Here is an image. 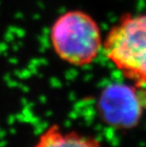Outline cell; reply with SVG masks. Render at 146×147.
I'll list each match as a JSON object with an SVG mask.
<instances>
[{
	"label": "cell",
	"instance_id": "obj_1",
	"mask_svg": "<svg viewBox=\"0 0 146 147\" xmlns=\"http://www.w3.org/2000/svg\"><path fill=\"white\" fill-rule=\"evenodd\" d=\"M49 42L57 57L74 67L93 63L104 46L97 21L81 10L59 15L50 27Z\"/></svg>",
	"mask_w": 146,
	"mask_h": 147
},
{
	"label": "cell",
	"instance_id": "obj_3",
	"mask_svg": "<svg viewBox=\"0 0 146 147\" xmlns=\"http://www.w3.org/2000/svg\"><path fill=\"white\" fill-rule=\"evenodd\" d=\"M139 86L113 84L102 90L98 101L102 120L117 129H131L139 124L144 104Z\"/></svg>",
	"mask_w": 146,
	"mask_h": 147
},
{
	"label": "cell",
	"instance_id": "obj_2",
	"mask_svg": "<svg viewBox=\"0 0 146 147\" xmlns=\"http://www.w3.org/2000/svg\"><path fill=\"white\" fill-rule=\"evenodd\" d=\"M102 49L117 69L136 86L146 84V11L122 15L104 39Z\"/></svg>",
	"mask_w": 146,
	"mask_h": 147
},
{
	"label": "cell",
	"instance_id": "obj_4",
	"mask_svg": "<svg viewBox=\"0 0 146 147\" xmlns=\"http://www.w3.org/2000/svg\"><path fill=\"white\" fill-rule=\"evenodd\" d=\"M32 147H102L95 138L83 136L75 131H64L52 124L39 136Z\"/></svg>",
	"mask_w": 146,
	"mask_h": 147
}]
</instances>
